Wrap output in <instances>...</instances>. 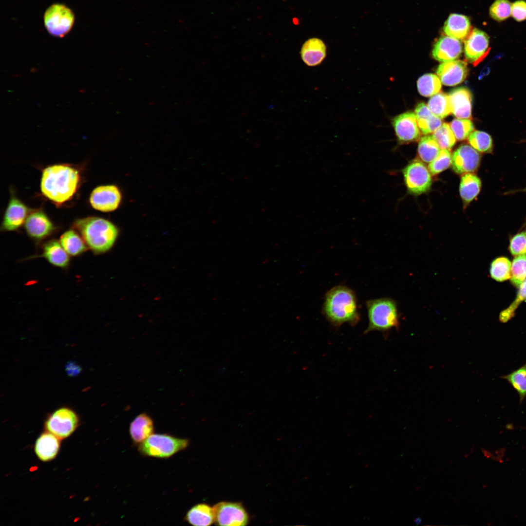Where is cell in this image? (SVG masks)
Wrapping results in <instances>:
<instances>
[{
  "label": "cell",
  "mask_w": 526,
  "mask_h": 526,
  "mask_svg": "<svg viewBox=\"0 0 526 526\" xmlns=\"http://www.w3.org/2000/svg\"><path fill=\"white\" fill-rule=\"evenodd\" d=\"M481 451L485 457L488 458H491L492 459L496 460V456H495L492 453L483 448L481 449Z\"/></svg>",
  "instance_id": "ee69618b"
},
{
  "label": "cell",
  "mask_w": 526,
  "mask_h": 526,
  "mask_svg": "<svg viewBox=\"0 0 526 526\" xmlns=\"http://www.w3.org/2000/svg\"><path fill=\"white\" fill-rule=\"evenodd\" d=\"M60 440L47 431L42 433L36 440L34 447L38 458L43 462L55 459L59 451Z\"/></svg>",
  "instance_id": "ffe728a7"
},
{
  "label": "cell",
  "mask_w": 526,
  "mask_h": 526,
  "mask_svg": "<svg viewBox=\"0 0 526 526\" xmlns=\"http://www.w3.org/2000/svg\"><path fill=\"white\" fill-rule=\"evenodd\" d=\"M509 249L515 256L526 255V235L521 232L515 235L510 240Z\"/></svg>",
  "instance_id": "ab89813d"
},
{
  "label": "cell",
  "mask_w": 526,
  "mask_h": 526,
  "mask_svg": "<svg viewBox=\"0 0 526 526\" xmlns=\"http://www.w3.org/2000/svg\"><path fill=\"white\" fill-rule=\"evenodd\" d=\"M441 149L450 150L456 142V138L449 124L443 123L432 135Z\"/></svg>",
  "instance_id": "836d02e7"
},
{
  "label": "cell",
  "mask_w": 526,
  "mask_h": 526,
  "mask_svg": "<svg viewBox=\"0 0 526 526\" xmlns=\"http://www.w3.org/2000/svg\"><path fill=\"white\" fill-rule=\"evenodd\" d=\"M24 227L27 234L36 241L47 238L55 230L51 221L41 210L34 211L28 215L24 223Z\"/></svg>",
  "instance_id": "9a60e30c"
},
{
  "label": "cell",
  "mask_w": 526,
  "mask_h": 526,
  "mask_svg": "<svg viewBox=\"0 0 526 526\" xmlns=\"http://www.w3.org/2000/svg\"><path fill=\"white\" fill-rule=\"evenodd\" d=\"M81 368L75 362H70L66 365V371L69 376H75L78 374Z\"/></svg>",
  "instance_id": "b9f144b4"
},
{
  "label": "cell",
  "mask_w": 526,
  "mask_h": 526,
  "mask_svg": "<svg viewBox=\"0 0 526 526\" xmlns=\"http://www.w3.org/2000/svg\"><path fill=\"white\" fill-rule=\"evenodd\" d=\"M418 126L422 134L434 132L441 125V118L434 115L424 103H419L415 109Z\"/></svg>",
  "instance_id": "cb8c5ba5"
},
{
  "label": "cell",
  "mask_w": 526,
  "mask_h": 526,
  "mask_svg": "<svg viewBox=\"0 0 526 526\" xmlns=\"http://www.w3.org/2000/svg\"><path fill=\"white\" fill-rule=\"evenodd\" d=\"M79 171L66 164L49 166L42 171L41 191L53 202L61 204L70 200L78 189Z\"/></svg>",
  "instance_id": "6da1fadb"
},
{
  "label": "cell",
  "mask_w": 526,
  "mask_h": 526,
  "mask_svg": "<svg viewBox=\"0 0 526 526\" xmlns=\"http://www.w3.org/2000/svg\"><path fill=\"white\" fill-rule=\"evenodd\" d=\"M215 522L219 526H245L249 521L248 514L241 503L221 502L213 507Z\"/></svg>",
  "instance_id": "30bf717a"
},
{
  "label": "cell",
  "mask_w": 526,
  "mask_h": 526,
  "mask_svg": "<svg viewBox=\"0 0 526 526\" xmlns=\"http://www.w3.org/2000/svg\"><path fill=\"white\" fill-rule=\"evenodd\" d=\"M525 233H526V232H525Z\"/></svg>",
  "instance_id": "bcb514c9"
},
{
  "label": "cell",
  "mask_w": 526,
  "mask_h": 526,
  "mask_svg": "<svg viewBox=\"0 0 526 526\" xmlns=\"http://www.w3.org/2000/svg\"><path fill=\"white\" fill-rule=\"evenodd\" d=\"M526 279V255L516 256L511 266V282L519 287Z\"/></svg>",
  "instance_id": "e575fe53"
},
{
  "label": "cell",
  "mask_w": 526,
  "mask_h": 526,
  "mask_svg": "<svg viewBox=\"0 0 526 526\" xmlns=\"http://www.w3.org/2000/svg\"><path fill=\"white\" fill-rule=\"evenodd\" d=\"M502 378L506 380L517 392L520 402L522 403L526 397V362L518 369L502 376Z\"/></svg>",
  "instance_id": "f1b7e54d"
},
{
  "label": "cell",
  "mask_w": 526,
  "mask_h": 526,
  "mask_svg": "<svg viewBox=\"0 0 526 526\" xmlns=\"http://www.w3.org/2000/svg\"><path fill=\"white\" fill-rule=\"evenodd\" d=\"M369 324L364 334L372 331L388 332L399 325L397 303L389 298L370 300L366 302Z\"/></svg>",
  "instance_id": "277c9868"
},
{
  "label": "cell",
  "mask_w": 526,
  "mask_h": 526,
  "mask_svg": "<svg viewBox=\"0 0 526 526\" xmlns=\"http://www.w3.org/2000/svg\"><path fill=\"white\" fill-rule=\"evenodd\" d=\"M77 414L72 409L63 407L50 413L44 422L46 431L51 432L60 439L70 436L79 424Z\"/></svg>",
  "instance_id": "52a82bcc"
},
{
  "label": "cell",
  "mask_w": 526,
  "mask_h": 526,
  "mask_svg": "<svg viewBox=\"0 0 526 526\" xmlns=\"http://www.w3.org/2000/svg\"><path fill=\"white\" fill-rule=\"evenodd\" d=\"M185 519L192 526H210L215 522L213 508L206 504H198L187 512Z\"/></svg>",
  "instance_id": "d4e9b609"
},
{
  "label": "cell",
  "mask_w": 526,
  "mask_h": 526,
  "mask_svg": "<svg viewBox=\"0 0 526 526\" xmlns=\"http://www.w3.org/2000/svg\"><path fill=\"white\" fill-rule=\"evenodd\" d=\"M452 155L449 150L442 149L437 157L429 163L428 169L432 175H437L451 165Z\"/></svg>",
  "instance_id": "74e56055"
},
{
  "label": "cell",
  "mask_w": 526,
  "mask_h": 526,
  "mask_svg": "<svg viewBox=\"0 0 526 526\" xmlns=\"http://www.w3.org/2000/svg\"><path fill=\"white\" fill-rule=\"evenodd\" d=\"M511 16L518 22L526 20V1L518 0L513 2L511 5Z\"/></svg>",
  "instance_id": "60d3db41"
},
{
  "label": "cell",
  "mask_w": 526,
  "mask_h": 526,
  "mask_svg": "<svg viewBox=\"0 0 526 526\" xmlns=\"http://www.w3.org/2000/svg\"><path fill=\"white\" fill-rule=\"evenodd\" d=\"M43 19L45 28L51 35L63 38L72 29L75 16L73 11L65 5L54 3L46 9Z\"/></svg>",
  "instance_id": "8992f818"
},
{
  "label": "cell",
  "mask_w": 526,
  "mask_h": 526,
  "mask_svg": "<svg viewBox=\"0 0 526 526\" xmlns=\"http://www.w3.org/2000/svg\"><path fill=\"white\" fill-rule=\"evenodd\" d=\"M405 185L409 192L418 195L427 192L432 185L431 174L420 160L414 159L403 169Z\"/></svg>",
  "instance_id": "ba28073f"
},
{
  "label": "cell",
  "mask_w": 526,
  "mask_h": 526,
  "mask_svg": "<svg viewBox=\"0 0 526 526\" xmlns=\"http://www.w3.org/2000/svg\"><path fill=\"white\" fill-rule=\"evenodd\" d=\"M59 242L71 256H79L88 248L82 237L75 230H69L63 233L60 237Z\"/></svg>",
  "instance_id": "4316f807"
},
{
  "label": "cell",
  "mask_w": 526,
  "mask_h": 526,
  "mask_svg": "<svg viewBox=\"0 0 526 526\" xmlns=\"http://www.w3.org/2000/svg\"><path fill=\"white\" fill-rule=\"evenodd\" d=\"M489 38L485 32L474 28L465 39L464 54L466 59L476 66L489 52Z\"/></svg>",
  "instance_id": "8fae6325"
},
{
  "label": "cell",
  "mask_w": 526,
  "mask_h": 526,
  "mask_svg": "<svg viewBox=\"0 0 526 526\" xmlns=\"http://www.w3.org/2000/svg\"><path fill=\"white\" fill-rule=\"evenodd\" d=\"M481 156L471 146L462 144L452 155L451 168L458 174L476 171L480 163Z\"/></svg>",
  "instance_id": "7c38bea8"
},
{
  "label": "cell",
  "mask_w": 526,
  "mask_h": 526,
  "mask_svg": "<svg viewBox=\"0 0 526 526\" xmlns=\"http://www.w3.org/2000/svg\"><path fill=\"white\" fill-rule=\"evenodd\" d=\"M439 77L432 74H427L420 77L417 81V87L422 96H433L440 91L442 84Z\"/></svg>",
  "instance_id": "4dcf8cb0"
},
{
  "label": "cell",
  "mask_w": 526,
  "mask_h": 526,
  "mask_svg": "<svg viewBox=\"0 0 526 526\" xmlns=\"http://www.w3.org/2000/svg\"><path fill=\"white\" fill-rule=\"evenodd\" d=\"M154 432V424L152 418L145 413L137 415L131 422L129 432L133 442L139 444Z\"/></svg>",
  "instance_id": "603a6c76"
},
{
  "label": "cell",
  "mask_w": 526,
  "mask_h": 526,
  "mask_svg": "<svg viewBox=\"0 0 526 526\" xmlns=\"http://www.w3.org/2000/svg\"><path fill=\"white\" fill-rule=\"evenodd\" d=\"M519 287V290L515 300L509 306L500 314L499 319L503 323H505L510 319L513 317L514 312L519 304L526 300V279Z\"/></svg>",
  "instance_id": "f35d334b"
},
{
  "label": "cell",
  "mask_w": 526,
  "mask_h": 526,
  "mask_svg": "<svg viewBox=\"0 0 526 526\" xmlns=\"http://www.w3.org/2000/svg\"><path fill=\"white\" fill-rule=\"evenodd\" d=\"M450 126L458 141L468 138L474 129L472 122L469 119L455 118Z\"/></svg>",
  "instance_id": "d590c367"
},
{
  "label": "cell",
  "mask_w": 526,
  "mask_h": 526,
  "mask_svg": "<svg viewBox=\"0 0 526 526\" xmlns=\"http://www.w3.org/2000/svg\"><path fill=\"white\" fill-rule=\"evenodd\" d=\"M511 5L509 0H495L489 8L490 16L499 22L507 19L511 16Z\"/></svg>",
  "instance_id": "8d00e7d4"
},
{
  "label": "cell",
  "mask_w": 526,
  "mask_h": 526,
  "mask_svg": "<svg viewBox=\"0 0 526 526\" xmlns=\"http://www.w3.org/2000/svg\"><path fill=\"white\" fill-rule=\"evenodd\" d=\"M505 450V449L503 448L498 449L497 451H496L495 453L497 454V456H496V461L499 462H502L503 461L502 458L504 455Z\"/></svg>",
  "instance_id": "7bdbcfd3"
},
{
  "label": "cell",
  "mask_w": 526,
  "mask_h": 526,
  "mask_svg": "<svg viewBox=\"0 0 526 526\" xmlns=\"http://www.w3.org/2000/svg\"><path fill=\"white\" fill-rule=\"evenodd\" d=\"M462 52V44L458 39L445 36L440 37L434 43L432 56L439 62H446L457 59Z\"/></svg>",
  "instance_id": "e0dca14e"
},
{
  "label": "cell",
  "mask_w": 526,
  "mask_h": 526,
  "mask_svg": "<svg viewBox=\"0 0 526 526\" xmlns=\"http://www.w3.org/2000/svg\"><path fill=\"white\" fill-rule=\"evenodd\" d=\"M39 257L45 258L52 265L61 268H67L70 263L69 255L60 242L56 240L48 241L43 245Z\"/></svg>",
  "instance_id": "44dd1931"
},
{
  "label": "cell",
  "mask_w": 526,
  "mask_h": 526,
  "mask_svg": "<svg viewBox=\"0 0 526 526\" xmlns=\"http://www.w3.org/2000/svg\"><path fill=\"white\" fill-rule=\"evenodd\" d=\"M327 55V47L320 38L314 37L308 38L303 43L300 50L302 61L308 66L320 65Z\"/></svg>",
  "instance_id": "ac0fdd59"
},
{
  "label": "cell",
  "mask_w": 526,
  "mask_h": 526,
  "mask_svg": "<svg viewBox=\"0 0 526 526\" xmlns=\"http://www.w3.org/2000/svg\"><path fill=\"white\" fill-rule=\"evenodd\" d=\"M468 73L467 63L459 60L443 62L436 69V74L441 82L448 86H455L462 83L466 78Z\"/></svg>",
  "instance_id": "5bb4252c"
},
{
  "label": "cell",
  "mask_w": 526,
  "mask_h": 526,
  "mask_svg": "<svg viewBox=\"0 0 526 526\" xmlns=\"http://www.w3.org/2000/svg\"><path fill=\"white\" fill-rule=\"evenodd\" d=\"M188 445L187 439L168 434H152L139 444L138 449L144 456L167 458L185 450Z\"/></svg>",
  "instance_id": "5b68a950"
},
{
  "label": "cell",
  "mask_w": 526,
  "mask_h": 526,
  "mask_svg": "<svg viewBox=\"0 0 526 526\" xmlns=\"http://www.w3.org/2000/svg\"><path fill=\"white\" fill-rule=\"evenodd\" d=\"M28 212L27 207L17 198L12 196L4 213L1 229L8 231L18 229L25 223Z\"/></svg>",
  "instance_id": "2e32d148"
},
{
  "label": "cell",
  "mask_w": 526,
  "mask_h": 526,
  "mask_svg": "<svg viewBox=\"0 0 526 526\" xmlns=\"http://www.w3.org/2000/svg\"><path fill=\"white\" fill-rule=\"evenodd\" d=\"M392 124L398 141L406 143L418 140L420 132L415 113L407 112L394 117Z\"/></svg>",
  "instance_id": "4fadbf2b"
},
{
  "label": "cell",
  "mask_w": 526,
  "mask_h": 526,
  "mask_svg": "<svg viewBox=\"0 0 526 526\" xmlns=\"http://www.w3.org/2000/svg\"><path fill=\"white\" fill-rule=\"evenodd\" d=\"M322 313L327 320L335 327L345 323L356 325L360 316L355 292L344 285L333 287L325 296Z\"/></svg>",
  "instance_id": "7a4b0ae2"
},
{
  "label": "cell",
  "mask_w": 526,
  "mask_h": 526,
  "mask_svg": "<svg viewBox=\"0 0 526 526\" xmlns=\"http://www.w3.org/2000/svg\"><path fill=\"white\" fill-rule=\"evenodd\" d=\"M471 25L469 19L459 14H451L445 21V34L458 40L465 39L470 32Z\"/></svg>",
  "instance_id": "7402d4cb"
},
{
  "label": "cell",
  "mask_w": 526,
  "mask_h": 526,
  "mask_svg": "<svg viewBox=\"0 0 526 526\" xmlns=\"http://www.w3.org/2000/svg\"><path fill=\"white\" fill-rule=\"evenodd\" d=\"M428 107L435 116L443 119L451 113V105L449 95L438 93L429 99Z\"/></svg>",
  "instance_id": "f546056e"
},
{
  "label": "cell",
  "mask_w": 526,
  "mask_h": 526,
  "mask_svg": "<svg viewBox=\"0 0 526 526\" xmlns=\"http://www.w3.org/2000/svg\"><path fill=\"white\" fill-rule=\"evenodd\" d=\"M422 518L420 517H417L414 520V523L416 525H419L421 524L422 523Z\"/></svg>",
  "instance_id": "f6af8a7d"
},
{
  "label": "cell",
  "mask_w": 526,
  "mask_h": 526,
  "mask_svg": "<svg viewBox=\"0 0 526 526\" xmlns=\"http://www.w3.org/2000/svg\"><path fill=\"white\" fill-rule=\"evenodd\" d=\"M510 261L506 257L496 258L491 263L490 275L492 278L498 282H503L511 278Z\"/></svg>",
  "instance_id": "1f68e13d"
},
{
  "label": "cell",
  "mask_w": 526,
  "mask_h": 526,
  "mask_svg": "<svg viewBox=\"0 0 526 526\" xmlns=\"http://www.w3.org/2000/svg\"><path fill=\"white\" fill-rule=\"evenodd\" d=\"M449 96L451 113L458 118L469 119L471 116L472 95L465 87H459L451 91Z\"/></svg>",
  "instance_id": "d6986e66"
},
{
  "label": "cell",
  "mask_w": 526,
  "mask_h": 526,
  "mask_svg": "<svg viewBox=\"0 0 526 526\" xmlns=\"http://www.w3.org/2000/svg\"><path fill=\"white\" fill-rule=\"evenodd\" d=\"M120 189L114 185L95 188L91 192L90 203L95 209L104 212L113 211L120 206L122 200Z\"/></svg>",
  "instance_id": "9c48e42d"
},
{
  "label": "cell",
  "mask_w": 526,
  "mask_h": 526,
  "mask_svg": "<svg viewBox=\"0 0 526 526\" xmlns=\"http://www.w3.org/2000/svg\"><path fill=\"white\" fill-rule=\"evenodd\" d=\"M73 227L94 253L108 252L115 243L119 234L118 227L110 221L98 217H88L76 220Z\"/></svg>",
  "instance_id": "3957f363"
},
{
  "label": "cell",
  "mask_w": 526,
  "mask_h": 526,
  "mask_svg": "<svg viewBox=\"0 0 526 526\" xmlns=\"http://www.w3.org/2000/svg\"><path fill=\"white\" fill-rule=\"evenodd\" d=\"M468 142L470 145L477 151L489 153L492 150V138L489 134L485 132L473 131L468 137Z\"/></svg>",
  "instance_id": "d6a6232c"
},
{
  "label": "cell",
  "mask_w": 526,
  "mask_h": 526,
  "mask_svg": "<svg viewBox=\"0 0 526 526\" xmlns=\"http://www.w3.org/2000/svg\"><path fill=\"white\" fill-rule=\"evenodd\" d=\"M440 149L432 135H425L419 141L418 154L422 161L430 163L437 157Z\"/></svg>",
  "instance_id": "83f0119b"
},
{
  "label": "cell",
  "mask_w": 526,
  "mask_h": 526,
  "mask_svg": "<svg viewBox=\"0 0 526 526\" xmlns=\"http://www.w3.org/2000/svg\"><path fill=\"white\" fill-rule=\"evenodd\" d=\"M482 183L480 179L475 174L467 173L461 178L459 193L465 205L472 201L479 193Z\"/></svg>",
  "instance_id": "484cf974"
}]
</instances>
